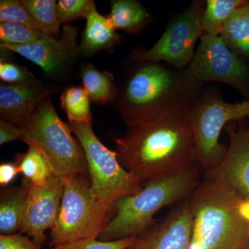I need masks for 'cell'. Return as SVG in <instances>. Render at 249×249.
Segmentation results:
<instances>
[{"mask_svg": "<svg viewBox=\"0 0 249 249\" xmlns=\"http://www.w3.org/2000/svg\"><path fill=\"white\" fill-rule=\"evenodd\" d=\"M17 166L15 163H2L0 165V185L6 188L17 176Z\"/></svg>", "mask_w": 249, "mask_h": 249, "instance_id": "1f68e13d", "label": "cell"}, {"mask_svg": "<svg viewBox=\"0 0 249 249\" xmlns=\"http://www.w3.org/2000/svg\"><path fill=\"white\" fill-rule=\"evenodd\" d=\"M68 126L84 150L91 189L100 200L114 206L140 191L142 183L121 165L115 152L103 145L91 124L69 123Z\"/></svg>", "mask_w": 249, "mask_h": 249, "instance_id": "ba28073f", "label": "cell"}, {"mask_svg": "<svg viewBox=\"0 0 249 249\" xmlns=\"http://www.w3.org/2000/svg\"><path fill=\"white\" fill-rule=\"evenodd\" d=\"M14 163L19 174L35 186H44L54 177L52 165L45 156L32 145H29L25 153L16 155Z\"/></svg>", "mask_w": 249, "mask_h": 249, "instance_id": "44dd1931", "label": "cell"}, {"mask_svg": "<svg viewBox=\"0 0 249 249\" xmlns=\"http://www.w3.org/2000/svg\"><path fill=\"white\" fill-rule=\"evenodd\" d=\"M187 70L199 83L219 82L249 96V65L220 36L204 34Z\"/></svg>", "mask_w": 249, "mask_h": 249, "instance_id": "30bf717a", "label": "cell"}, {"mask_svg": "<svg viewBox=\"0 0 249 249\" xmlns=\"http://www.w3.org/2000/svg\"><path fill=\"white\" fill-rule=\"evenodd\" d=\"M204 85L187 69L178 70L163 62L142 64L126 84L119 113L131 127L187 110L202 94Z\"/></svg>", "mask_w": 249, "mask_h": 249, "instance_id": "7a4b0ae2", "label": "cell"}, {"mask_svg": "<svg viewBox=\"0 0 249 249\" xmlns=\"http://www.w3.org/2000/svg\"></svg>", "mask_w": 249, "mask_h": 249, "instance_id": "d6a6232c", "label": "cell"}, {"mask_svg": "<svg viewBox=\"0 0 249 249\" xmlns=\"http://www.w3.org/2000/svg\"><path fill=\"white\" fill-rule=\"evenodd\" d=\"M20 2L45 35L60 38V27L62 23L57 14L56 1L21 0Z\"/></svg>", "mask_w": 249, "mask_h": 249, "instance_id": "603a6c76", "label": "cell"}, {"mask_svg": "<svg viewBox=\"0 0 249 249\" xmlns=\"http://www.w3.org/2000/svg\"><path fill=\"white\" fill-rule=\"evenodd\" d=\"M229 145L221 163L204 175L230 187L249 199V125H227Z\"/></svg>", "mask_w": 249, "mask_h": 249, "instance_id": "5bb4252c", "label": "cell"}, {"mask_svg": "<svg viewBox=\"0 0 249 249\" xmlns=\"http://www.w3.org/2000/svg\"><path fill=\"white\" fill-rule=\"evenodd\" d=\"M81 79L91 102L104 106L115 100L117 88L114 76L109 71H100L92 65H88L82 70Z\"/></svg>", "mask_w": 249, "mask_h": 249, "instance_id": "ffe728a7", "label": "cell"}, {"mask_svg": "<svg viewBox=\"0 0 249 249\" xmlns=\"http://www.w3.org/2000/svg\"><path fill=\"white\" fill-rule=\"evenodd\" d=\"M96 4L91 0H59L57 14L62 24H66L80 18L86 19Z\"/></svg>", "mask_w": 249, "mask_h": 249, "instance_id": "4316f807", "label": "cell"}, {"mask_svg": "<svg viewBox=\"0 0 249 249\" xmlns=\"http://www.w3.org/2000/svg\"><path fill=\"white\" fill-rule=\"evenodd\" d=\"M31 183L23 178L20 185L4 188L0 195V233L13 235L22 229Z\"/></svg>", "mask_w": 249, "mask_h": 249, "instance_id": "2e32d148", "label": "cell"}, {"mask_svg": "<svg viewBox=\"0 0 249 249\" xmlns=\"http://www.w3.org/2000/svg\"><path fill=\"white\" fill-rule=\"evenodd\" d=\"M54 91L52 87L39 80L20 85L1 84V119L22 128L31 120L42 101Z\"/></svg>", "mask_w": 249, "mask_h": 249, "instance_id": "9a60e30c", "label": "cell"}, {"mask_svg": "<svg viewBox=\"0 0 249 249\" xmlns=\"http://www.w3.org/2000/svg\"><path fill=\"white\" fill-rule=\"evenodd\" d=\"M63 179L58 216L50 232L52 248L98 239L115 213L114 205L105 204L93 193L89 173H75Z\"/></svg>", "mask_w": 249, "mask_h": 249, "instance_id": "5b68a950", "label": "cell"}, {"mask_svg": "<svg viewBox=\"0 0 249 249\" xmlns=\"http://www.w3.org/2000/svg\"><path fill=\"white\" fill-rule=\"evenodd\" d=\"M81 42L80 53L91 55L101 51H111L121 42V36L109 25L107 19L93 8L88 17Z\"/></svg>", "mask_w": 249, "mask_h": 249, "instance_id": "e0dca14e", "label": "cell"}, {"mask_svg": "<svg viewBox=\"0 0 249 249\" xmlns=\"http://www.w3.org/2000/svg\"><path fill=\"white\" fill-rule=\"evenodd\" d=\"M219 36L231 50L249 59V1L232 13Z\"/></svg>", "mask_w": 249, "mask_h": 249, "instance_id": "ac0fdd59", "label": "cell"}, {"mask_svg": "<svg viewBox=\"0 0 249 249\" xmlns=\"http://www.w3.org/2000/svg\"><path fill=\"white\" fill-rule=\"evenodd\" d=\"M197 164L178 173L150 180L140 191L114 204L115 213L97 240L114 241L136 237L157 222L155 215L165 206L178 204L191 196L202 176Z\"/></svg>", "mask_w": 249, "mask_h": 249, "instance_id": "277c9868", "label": "cell"}, {"mask_svg": "<svg viewBox=\"0 0 249 249\" xmlns=\"http://www.w3.org/2000/svg\"><path fill=\"white\" fill-rule=\"evenodd\" d=\"M63 188V178L53 177L44 186L31 183L20 232L38 245L45 244L46 231L56 223Z\"/></svg>", "mask_w": 249, "mask_h": 249, "instance_id": "7c38bea8", "label": "cell"}, {"mask_svg": "<svg viewBox=\"0 0 249 249\" xmlns=\"http://www.w3.org/2000/svg\"><path fill=\"white\" fill-rule=\"evenodd\" d=\"M0 249H43L28 236L21 232L13 235H0ZM51 249H58L53 247Z\"/></svg>", "mask_w": 249, "mask_h": 249, "instance_id": "f546056e", "label": "cell"}, {"mask_svg": "<svg viewBox=\"0 0 249 249\" xmlns=\"http://www.w3.org/2000/svg\"><path fill=\"white\" fill-rule=\"evenodd\" d=\"M205 4L194 1L174 16L157 43L148 50L133 53L134 60L140 65L165 62L178 70L186 69L194 58L196 42L205 34L201 24Z\"/></svg>", "mask_w": 249, "mask_h": 249, "instance_id": "9c48e42d", "label": "cell"}, {"mask_svg": "<svg viewBox=\"0 0 249 249\" xmlns=\"http://www.w3.org/2000/svg\"><path fill=\"white\" fill-rule=\"evenodd\" d=\"M188 113L194 134L196 163L207 171L217 167L227 153L228 145L219 142L223 128L249 116V100L231 103L217 93H202Z\"/></svg>", "mask_w": 249, "mask_h": 249, "instance_id": "52a82bcc", "label": "cell"}, {"mask_svg": "<svg viewBox=\"0 0 249 249\" xmlns=\"http://www.w3.org/2000/svg\"><path fill=\"white\" fill-rule=\"evenodd\" d=\"M45 35L41 31L31 29L22 24L1 22L0 39L1 43L15 45H29L35 43Z\"/></svg>", "mask_w": 249, "mask_h": 249, "instance_id": "d4e9b609", "label": "cell"}, {"mask_svg": "<svg viewBox=\"0 0 249 249\" xmlns=\"http://www.w3.org/2000/svg\"><path fill=\"white\" fill-rule=\"evenodd\" d=\"M248 2L246 0H207L201 16L205 34L220 36L224 24L232 13Z\"/></svg>", "mask_w": 249, "mask_h": 249, "instance_id": "7402d4cb", "label": "cell"}, {"mask_svg": "<svg viewBox=\"0 0 249 249\" xmlns=\"http://www.w3.org/2000/svg\"><path fill=\"white\" fill-rule=\"evenodd\" d=\"M136 237L107 242L97 239H87L56 247L58 249H125L133 243Z\"/></svg>", "mask_w": 249, "mask_h": 249, "instance_id": "83f0119b", "label": "cell"}, {"mask_svg": "<svg viewBox=\"0 0 249 249\" xmlns=\"http://www.w3.org/2000/svg\"><path fill=\"white\" fill-rule=\"evenodd\" d=\"M190 196L177 204L163 219L137 236L125 249H188L193 223Z\"/></svg>", "mask_w": 249, "mask_h": 249, "instance_id": "4fadbf2b", "label": "cell"}, {"mask_svg": "<svg viewBox=\"0 0 249 249\" xmlns=\"http://www.w3.org/2000/svg\"><path fill=\"white\" fill-rule=\"evenodd\" d=\"M188 109L112 136L118 160L142 184L197 164Z\"/></svg>", "mask_w": 249, "mask_h": 249, "instance_id": "6da1fadb", "label": "cell"}, {"mask_svg": "<svg viewBox=\"0 0 249 249\" xmlns=\"http://www.w3.org/2000/svg\"><path fill=\"white\" fill-rule=\"evenodd\" d=\"M90 99L88 93L81 87L67 88L60 96V104L72 124H91L92 123Z\"/></svg>", "mask_w": 249, "mask_h": 249, "instance_id": "cb8c5ba5", "label": "cell"}, {"mask_svg": "<svg viewBox=\"0 0 249 249\" xmlns=\"http://www.w3.org/2000/svg\"><path fill=\"white\" fill-rule=\"evenodd\" d=\"M0 22L22 24L42 32L38 24L21 4L20 1L17 0L0 1Z\"/></svg>", "mask_w": 249, "mask_h": 249, "instance_id": "484cf974", "label": "cell"}, {"mask_svg": "<svg viewBox=\"0 0 249 249\" xmlns=\"http://www.w3.org/2000/svg\"><path fill=\"white\" fill-rule=\"evenodd\" d=\"M22 128V142L42 152L52 165L54 177L66 178L75 173H88L84 150L73 138L68 124L59 117L51 96L42 101Z\"/></svg>", "mask_w": 249, "mask_h": 249, "instance_id": "8992f818", "label": "cell"}, {"mask_svg": "<svg viewBox=\"0 0 249 249\" xmlns=\"http://www.w3.org/2000/svg\"><path fill=\"white\" fill-rule=\"evenodd\" d=\"M0 78L1 81L9 85L24 84L37 80L27 69L2 61L0 63Z\"/></svg>", "mask_w": 249, "mask_h": 249, "instance_id": "f1b7e54d", "label": "cell"}, {"mask_svg": "<svg viewBox=\"0 0 249 249\" xmlns=\"http://www.w3.org/2000/svg\"><path fill=\"white\" fill-rule=\"evenodd\" d=\"M188 249H249V199L204 175L191 196Z\"/></svg>", "mask_w": 249, "mask_h": 249, "instance_id": "3957f363", "label": "cell"}, {"mask_svg": "<svg viewBox=\"0 0 249 249\" xmlns=\"http://www.w3.org/2000/svg\"><path fill=\"white\" fill-rule=\"evenodd\" d=\"M23 137L24 130L22 127L2 119L0 120V145L15 141L22 142Z\"/></svg>", "mask_w": 249, "mask_h": 249, "instance_id": "4dcf8cb0", "label": "cell"}, {"mask_svg": "<svg viewBox=\"0 0 249 249\" xmlns=\"http://www.w3.org/2000/svg\"><path fill=\"white\" fill-rule=\"evenodd\" d=\"M148 16L146 9L138 1L116 0L111 1V11L107 19L114 30L136 33L146 23Z\"/></svg>", "mask_w": 249, "mask_h": 249, "instance_id": "d6986e66", "label": "cell"}, {"mask_svg": "<svg viewBox=\"0 0 249 249\" xmlns=\"http://www.w3.org/2000/svg\"><path fill=\"white\" fill-rule=\"evenodd\" d=\"M78 35V28L66 24L62 27L59 39L44 35L32 45L1 43L0 46L40 66L43 70L45 78H54L65 73L78 58L80 53L77 44Z\"/></svg>", "mask_w": 249, "mask_h": 249, "instance_id": "8fae6325", "label": "cell"}]
</instances>
